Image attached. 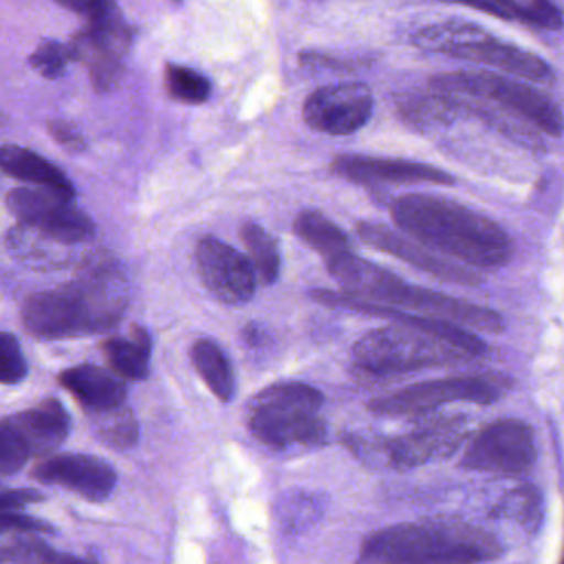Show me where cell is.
<instances>
[{"label": "cell", "mask_w": 564, "mask_h": 564, "mask_svg": "<svg viewBox=\"0 0 564 564\" xmlns=\"http://www.w3.org/2000/svg\"><path fill=\"white\" fill-rule=\"evenodd\" d=\"M391 217L413 240L467 267L496 270L512 260V240L502 227L449 198L403 195L391 205Z\"/></svg>", "instance_id": "obj_1"}, {"label": "cell", "mask_w": 564, "mask_h": 564, "mask_svg": "<svg viewBox=\"0 0 564 564\" xmlns=\"http://www.w3.org/2000/svg\"><path fill=\"white\" fill-rule=\"evenodd\" d=\"M128 304V282L116 264L105 261L79 280L26 299L22 322L33 337H82L116 327Z\"/></svg>", "instance_id": "obj_2"}, {"label": "cell", "mask_w": 564, "mask_h": 564, "mask_svg": "<svg viewBox=\"0 0 564 564\" xmlns=\"http://www.w3.org/2000/svg\"><path fill=\"white\" fill-rule=\"evenodd\" d=\"M328 273L338 282L344 292L375 304L406 307L431 317L444 318L460 327L500 334L506 327L502 315L492 308L410 285L397 274L371 261L357 257L351 251L337 254L325 261Z\"/></svg>", "instance_id": "obj_3"}, {"label": "cell", "mask_w": 564, "mask_h": 564, "mask_svg": "<svg viewBox=\"0 0 564 564\" xmlns=\"http://www.w3.org/2000/svg\"><path fill=\"white\" fill-rule=\"evenodd\" d=\"M497 536L463 522H421L371 533L355 564H479L500 558Z\"/></svg>", "instance_id": "obj_4"}, {"label": "cell", "mask_w": 564, "mask_h": 564, "mask_svg": "<svg viewBox=\"0 0 564 564\" xmlns=\"http://www.w3.org/2000/svg\"><path fill=\"white\" fill-rule=\"evenodd\" d=\"M324 394L301 381L270 384L248 404L247 423L260 443L274 449L291 446H318L327 427L318 416Z\"/></svg>", "instance_id": "obj_5"}, {"label": "cell", "mask_w": 564, "mask_h": 564, "mask_svg": "<svg viewBox=\"0 0 564 564\" xmlns=\"http://www.w3.org/2000/svg\"><path fill=\"white\" fill-rule=\"evenodd\" d=\"M413 42L426 52L490 66L497 73L525 82L546 83L555 78V72L542 56L467 20H446L424 26L416 32Z\"/></svg>", "instance_id": "obj_6"}, {"label": "cell", "mask_w": 564, "mask_h": 564, "mask_svg": "<svg viewBox=\"0 0 564 564\" xmlns=\"http://www.w3.org/2000/svg\"><path fill=\"white\" fill-rule=\"evenodd\" d=\"M431 88L457 105L492 102L545 134L553 138L563 135L562 108L525 79L507 78L497 72H453L434 76Z\"/></svg>", "instance_id": "obj_7"}, {"label": "cell", "mask_w": 564, "mask_h": 564, "mask_svg": "<svg viewBox=\"0 0 564 564\" xmlns=\"http://www.w3.org/2000/svg\"><path fill=\"white\" fill-rule=\"evenodd\" d=\"M358 370L373 377L410 373L467 360L466 355L427 332L394 324L358 338L351 350Z\"/></svg>", "instance_id": "obj_8"}, {"label": "cell", "mask_w": 564, "mask_h": 564, "mask_svg": "<svg viewBox=\"0 0 564 564\" xmlns=\"http://www.w3.org/2000/svg\"><path fill=\"white\" fill-rule=\"evenodd\" d=\"M503 387L490 378L453 377L423 381L384 397L375 398L368 410L378 416H423L451 403L492 404Z\"/></svg>", "instance_id": "obj_9"}, {"label": "cell", "mask_w": 564, "mask_h": 564, "mask_svg": "<svg viewBox=\"0 0 564 564\" xmlns=\"http://www.w3.org/2000/svg\"><path fill=\"white\" fill-rule=\"evenodd\" d=\"M535 433L525 421L516 417L494 421L480 430L464 449L460 467L494 476H520L535 466Z\"/></svg>", "instance_id": "obj_10"}, {"label": "cell", "mask_w": 564, "mask_h": 564, "mask_svg": "<svg viewBox=\"0 0 564 564\" xmlns=\"http://www.w3.org/2000/svg\"><path fill=\"white\" fill-rule=\"evenodd\" d=\"M467 436L464 417H441L421 424L410 433L388 440L367 441L348 437L351 449L377 457L393 469H413L437 457L449 456Z\"/></svg>", "instance_id": "obj_11"}, {"label": "cell", "mask_w": 564, "mask_h": 564, "mask_svg": "<svg viewBox=\"0 0 564 564\" xmlns=\"http://www.w3.org/2000/svg\"><path fill=\"white\" fill-rule=\"evenodd\" d=\"M7 207L23 227L63 245L83 243L95 237V224L75 200L45 188H15L7 195Z\"/></svg>", "instance_id": "obj_12"}, {"label": "cell", "mask_w": 564, "mask_h": 564, "mask_svg": "<svg viewBox=\"0 0 564 564\" xmlns=\"http://www.w3.org/2000/svg\"><path fill=\"white\" fill-rule=\"evenodd\" d=\"M131 45V30L121 12L109 13L102 19L88 22L83 32L69 43L73 59L89 68L93 85L99 91H109L121 78L122 56Z\"/></svg>", "instance_id": "obj_13"}, {"label": "cell", "mask_w": 564, "mask_h": 564, "mask_svg": "<svg viewBox=\"0 0 564 564\" xmlns=\"http://www.w3.org/2000/svg\"><path fill=\"white\" fill-rule=\"evenodd\" d=\"M311 299L318 304L327 305L332 308H344V311L358 312V314L375 315V317L390 318L394 324L406 325V327L417 328V330L427 332L434 337L449 344L451 347L459 350L460 354L469 358L484 357L487 351V344L482 338L474 335L469 328L460 327L453 322L444 318L431 317V315L411 314L403 308L391 307V305L375 304V302L364 301V299L354 297L347 292L327 291V289H314L308 292Z\"/></svg>", "instance_id": "obj_14"}, {"label": "cell", "mask_w": 564, "mask_h": 564, "mask_svg": "<svg viewBox=\"0 0 564 564\" xmlns=\"http://www.w3.org/2000/svg\"><path fill=\"white\" fill-rule=\"evenodd\" d=\"M195 267L207 291L221 304L241 305L257 292L253 264L231 245L204 237L195 248Z\"/></svg>", "instance_id": "obj_15"}, {"label": "cell", "mask_w": 564, "mask_h": 564, "mask_svg": "<svg viewBox=\"0 0 564 564\" xmlns=\"http://www.w3.org/2000/svg\"><path fill=\"white\" fill-rule=\"evenodd\" d=\"M375 99L361 83L324 86L305 99V124L327 135H348L360 131L373 115Z\"/></svg>", "instance_id": "obj_16"}, {"label": "cell", "mask_w": 564, "mask_h": 564, "mask_svg": "<svg viewBox=\"0 0 564 564\" xmlns=\"http://www.w3.org/2000/svg\"><path fill=\"white\" fill-rule=\"evenodd\" d=\"M32 477L45 486L63 487L83 499L101 502L118 484L111 464L86 454H56L36 464Z\"/></svg>", "instance_id": "obj_17"}, {"label": "cell", "mask_w": 564, "mask_h": 564, "mask_svg": "<svg viewBox=\"0 0 564 564\" xmlns=\"http://www.w3.org/2000/svg\"><path fill=\"white\" fill-rule=\"evenodd\" d=\"M335 174L358 184L453 185L449 172L423 162L375 155L341 154L332 162Z\"/></svg>", "instance_id": "obj_18"}, {"label": "cell", "mask_w": 564, "mask_h": 564, "mask_svg": "<svg viewBox=\"0 0 564 564\" xmlns=\"http://www.w3.org/2000/svg\"><path fill=\"white\" fill-rule=\"evenodd\" d=\"M357 234L367 247L381 253L391 254L417 270L426 271L431 276L437 278L454 284L476 285L480 278L474 271L466 270L460 264L436 257L431 248L401 237L397 231L388 228L387 225L375 224V221H360L357 224Z\"/></svg>", "instance_id": "obj_19"}, {"label": "cell", "mask_w": 564, "mask_h": 564, "mask_svg": "<svg viewBox=\"0 0 564 564\" xmlns=\"http://www.w3.org/2000/svg\"><path fill=\"white\" fill-rule=\"evenodd\" d=\"M58 381L89 414L124 406L128 398V388L121 377L91 364L62 371Z\"/></svg>", "instance_id": "obj_20"}, {"label": "cell", "mask_w": 564, "mask_h": 564, "mask_svg": "<svg viewBox=\"0 0 564 564\" xmlns=\"http://www.w3.org/2000/svg\"><path fill=\"white\" fill-rule=\"evenodd\" d=\"M13 426L22 434L32 457L55 453L69 434L72 420L58 400H46L39 406L10 416Z\"/></svg>", "instance_id": "obj_21"}, {"label": "cell", "mask_w": 564, "mask_h": 564, "mask_svg": "<svg viewBox=\"0 0 564 564\" xmlns=\"http://www.w3.org/2000/svg\"><path fill=\"white\" fill-rule=\"evenodd\" d=\"M0 171L10 177L36 185L39 188L55 192L69 200L76 198L75 187L65 172L30 149L20 148V145H2Z\"/></svg>", "instance_id": "obj_22"}, {"label": "cell", "mask_w": 564, "mask_h": 564, "mask_svg": "<svg viewBox=\"0 0 564 564\" xmlns=\"http://www.w3.org/2000/svg\"><path fill=\"white\" fill-rule=\"evenodd\" d=\"M102 354L118 377L131 381L145 380L151 370V335L141 325H134L131 337L106 338Z\"/></svg>", "instance_id": "obj_23"}, {"label": "cell", "mask_w": 564, "mask_h": 564, "mask_svg": "<svg viewBox=\"0 0 564 564\" xmlns=\"http://www.w3.org/2000/svg\"><path fill=\"white\" fill-rule=\"evenodd\" d=\"M191 358L195 370L218 400L224 403L234 400L237 393V378L230 358L217 341L207 337L198 338L192 345Z\"/></svg>", "instance_id": "obj_24"}, {"label": "cell", "mask_w": 564, "mask_h": 564, "mask_svg": "<svg viewBox=\"0 0 564 564\" xmlns=\"http://www.w3.org/2000/svg\"><path fill=\"white\" fill-rule=\"evenodd\" d=\"M294 234L302 243L321 254L325 261L350 251V238L347 234L327 215L312 208L301 212L295 217Z\"/></svg>", "instance_id": "obj_25"}, {"label": "cell", "mask_w": 564, "mask_h": 564, "mask_svg": "<svg viewBox=\"0 0 564 564\" xmlns=\"http://www.w3.org/2000/svg\"><path fill=\"white\" fill-rule=\"evenodd\" d=\"M240 237L260 281L270 285L280 280L281 250L276 238L257 221H245L241 225Z\"/></svg>", "instance_id": "obj_26"}, {"label": "cell", "mask_w": 564, "mask_h": 564, "mask_svg": "<svg viewBox=\"0 0 564 564\" xmlns=\"http://www.w3.org/2000/svg\"><path fill=\"white\" fill-rule=\"evenodd\" d=\"M401 119L416 131H431L434 128L449 124L454 121L460 106L446 96H410L401 99L400 106Z\"/></svg>", "instance_id": "obj_27"}, {"label": "cell", "mask_w": 564, "mask_h": 564, "mask_svg": "<svg viewBox=\"0 0 564 564\" xmlns=\"http://www.w3.org/2000/svg\"><path fill=\"white\" fill-rule=\"evenodd\" d=\"M95 416V431L102 443L112 449H129L139 440V424L128 406L116 408Z\"/></svg>", "instance_id": "obj_28"}, {"label": "cell", "mask_w": 564, "mask_h": 564, "mask_svg": "<svg viewBox=\"0 0 564 564\" xmlns=\"http://www.w3.org/2000/svg\"><path fill=\"white\" fill-rule=\"evenodd\" d=\"M165 86L172 98L185 105H202L212 95L210 82L200 73L185 66H167Z\"/></svg>", "instance_id": "obj_29"}, {"label": "cell", "mask_w": 564, "mask_h": 564, "mask_svg": "<svg viewBox=\"0 0 564 564\" xmlns=\"http://www.w3.org/2000/svg\"><path fill=\"white\" fill-rule=\"evenodd\" d=\"M30 457L29 446L10 417L0 421V480L19 473Z\"/></svg>", "instance_id": "obj_30"}, {"label": "cell", "mask_w": 564, "mask_h": 564, "mask_svg": "<svg viewBox=\"0 0 564 564\" xmlns=\"http://www.w3.org/2000/svg\"><path fill=\"white\" fill-rule=\"evenodd\" d=\"M29 373V364L15 335L0 332V384L22 383Z\"/></svg>", "instance_id": "obj_31"}, {"label": "cell", "mask_w": 564, "mask_h": 564, "mask_svg": "<svg viewBox=\"0 0 564 564\" xmlns=\"http://www.w3.org/2000/svg\"><path fill=\"white\" fill-rule=\"evenodd\" d=\"M69 59H73L69 45H63L59 42H45L30 56L33 68L50 79L65 75Z\"/></svg>", "instance_id": "obj_32"}, {"label": "cell", "mask_w": 564, "mask_h": 564, "mask_svg": "<svg viewBox=\"0 0 564 564\" xmlns=\"http://www.w3.org/2000/svg\"><path fill=\"white\" fill-rule=\"evenodd\" d=\"M502 512L519 520L523 525H535L540 512L539 494L532 489L513 490L503 500Z\"/></svg>", "instance_id": "obj_33"}, {"label": "cell", "mask_w": 564, "mask_h": 564, "mask_svg": "<svg viewBox=\"0 0 564 564\" xmlns=\"http://www.w3.org/2000/svg\"><path fill=\"white\" fill-rule=\"evenodd\" d=\"M55 2L65 7V9L72 10V12L86 17L88 22L101 19V17L118 10L112 0H55Z\"/></svg>", "instance_id": "obj_34"}, {"label": "cell", "mask_w": 564, "mask_h": 564, "mask_svg": "<svg viewBox=\"0 0 564 564\" xmlns=\"http://www.w3.org/2000/svg\"><path fill=\"white\" fill-rule=\"evenodd\" d=\"M43 496L35 489L0 490V510H20L29 503L42 502Z\"/></svg>", "instance_id": "obj_35"}, {"label": "cell", "mask_w": 564, "mask_h": 564, "mask_svg": "<svg viewBox=\"0 0 564 564\" xmlns=\"http://www.w3.org/2000/svg\"><path fill=\"white\" fill-rule=\"evenodd\" d=\"M50 132H52L53 138L63 145V148L72 149V151H82L85 148V142H83L82 135L76 131L72 126L66 124V122H52L50 124Z\"/></svg>", "instance_id": "obj_36"}, {"label": "cell", "mask_w": 564, "mask_h": 564, "mask_svg": "<svg viewBox=\"0 0 564 564\" xmlns=\"http://www.w3.org/2000/svg\"><path fill=\"white\" fill-rule=\"evenodd\" d=\"M441 2L456 3V6L467 7V9L479 10L499 20H512L503 7H500L496 0H441Z\"/></svg>", "instance_id": "obj_37"}, {"label": "cell", "mask_w": 564, "mask_h": 564, "mask_svg": "<svg viewBox=\"0 0 564 564\" xmlns=\"http://www.w3.org/2000/svg\"><path fill=\"white\" fill-rule=\"evenodd\" d=\"M560 564H564V550H563L562 563H560Z\"/></svg>", "instance_id": "obj_38"}]
</instances>
